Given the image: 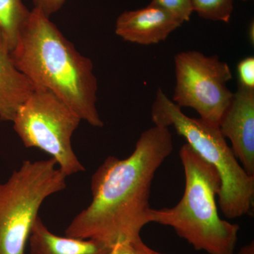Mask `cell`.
<instances>
[{"label":"cell","mask_w":254,"mask_h":254,"mask_svg":"<svg viewBox=\"0 0 254 254\" xmlns=\"http://www.w3.org/2000/svg\"><path fill=\"white\" fill-rule=\"evenodd\" d=\"M235 0H191L193 11L200 17L228 23L231 19Z\"/></svg>","instance_id":"13"},{"label":"cell","mask_w":254,"mask_h":254,"mask_svg":"<svg viewBox=\"0 0 254 254\" xmlns=\"http://www.w3.org/2000/svg\"><path fill=\"white\" fill-rule=\"evenodd\" d=\"M239 86L254 90V58L247 57L237 65Z\"/></svg>","instance_id":"15"},{"label":"cell","mask_w":254,"mask_h":254,"mask_svg":"<svg viewBox=\"0 0 254 254\" xmlns=\"http://www.w3.org/2000/svg\"><path fill=\"white\" fill-rule=\"evenodd\" d=\"M34 89L31 81L16 68L0 30V120L12 122L18 108Z\"/></svg>","instance_id":"10"},{"label":"cell","mask_w":254,"mask_h":254,"mask_svg":"<svg viewBox=\"0 0 254 254\" xmlns=\"http://www.w3.org/2000/svg\"><path fill=\"white\" fill-rule=\"evenodd\" d=\"M150 3L168 11L182 23L190 21L193 11L191 0H151Z\"/></svg>","instance_id":"14"},{"label":"cell","mask_w":254,"mask_h":254,"mask_svg":"<svg viewBox=\"0 0 254 254\" xmlns=\"http://www.w3.org/2000/svg\"><path fill=\"white\" fill-rule=\"evenodd\" d=\"M180 158L185 175L181 200L172 208H151L150 223L172 227L195 250L235 254L240 227L219 215L216 197L221 180L218 172L187 143L182 145Z\"/></svg>","instance_id":"3"},{"label":"cell","mask_w":254,"mask_h":254,"mask_svg":"<svg viewBox=\"0 0 254 254\" xmlns=\"http://www.w3.org/2000/svg\"><path fill=\"white\" fill-rule=\"evenodd\" d=\"M11 54L35 88L54 93L91 126L103 127L96 108L98 80L93 63L39 9L31 11Z\"/></svg>","instance_id":"2"},{"label":"cell","mask_w":254,"mask_h":254,"mask_svg":"<svg viewBox=\"0 0 254 254\" xmlns=\"http://www.w3.org/2000/svg\"><path fill=\"white\" fill-rule=\"evenodd\" d=\"M34 8L39 9L43 14L50 17L61 9L66 0H33Z\"/></svg>","instance_id":"16"},{"label":"cell","mask_w":254,"mask_h":254,"mask_svg":"<svg viewBox=\"0 0 254 254\" xmlns=\"http://www.w3.org/2000/svg\"><path fill=\"white\" fill-rule=\"evenodd\" d=\"M107 254H133L131 243H119L113 246Z\"/></svg>","instance_id":"18"},{"label":"cell","mask_w":254,"mask_h":254,"mask_svg":"<svg viewBox=\"0 0 254 254\" xmlns=\"http://www.w3.org/2000/svg\"><path fill=\"white\" fill-rule=\"evenodd\" d=\"M242 1H250V0H242Z\"/></svg>","instance_id":"20"},{"label":"cell","mask_w":254,"mask_h":254,"mask_svg":"<svg viewBox=\"0 0 254 254\" xmlns=\"http://www.w3.org/2000/svg\"><path fill=\"white\" fill-rule=\"evenodd\" d=\"M234 254H254V243L251 242L241 249L240 252Z\"/></svg>","instance_id":"19"},{"label":"cell","mask_w":254,"mask_h":254,"mask_svg":"<svg viewBox=\"0 0 254 254\" xmlns=\"http://www.w3.org/2000/svg\"><path fill=\"white\" fill-rule=\"evenodd\" d=\"M244 170L254 176V90L239 86L219 125Z\"/></svg>","instance_id":"8"},{"label":"cell","mask_w":254,"mask_h":254,"mask_svg":"<svg viewBox=\"0 0 254 254\" xmlns=\"http://www.w3.org/2000/svg\"><path fill=\"white\" fill-rule=\"evenodd\" d=\"M175 66L176 86L172 100L181 108H192L205 123L219 127L234 97L227 86L232 78L228 64L218 55L189 50L175 55Z\"/></svg>","instance_id":"7"},{"label":"cell","mask_w":254,"mask_h":254,"mask_svg":"<svg viewBox=\"0 0 254 254\" xmlns=\"http://www.w3.org/2000/svg\"><path fill=\"white\" fill-rule=\"evenodd\" d=\"M173 148L169 128L155 125L141 133L129 156L105 159L91 177V203L73 219L65 236L110 247L141 239L150 223L153 179Z\"/></svg>","instance_id":"1"},{"label":"cell","mask_w":254,"mask_h":254,"mask_svg":"<svg viewBox=\"0 0 254 254\" xmlns=\"http://www.w3.org/2000/svg\"><path fill=\"white\" fill-rule=\"evenodd\" d=\"M28 244L31 254H107L112 248L96 240L58 236L50 231L39 216Z\"/></svg>","instance_id":"11"},{"label":"cell","mask_w":254,"mask_h":254,"mask_svg":"<svg viewBox=\"0 0 254 254\" xmlns=\"http://www.w3.org/2000/svg\"><path fill=\"white\" fill-rule=\"evenodd\" d=\"M54 159L25 160L0 183V254H26L43 202L66 187V176Z\"/></svg>","instance_id":"5"},{"label":"cell","mask_w":254,"mask_h":254,"mask_svg":"<svg viewBox=\"0 0 254 254\" xmlns=\"http://www.w3.org/2000/svg\"><path fill=\"white\" fill-rule=\"evenodd\" d=\"M133 254H165L153 250L145 245L141 239L131 243Z\"/></svg>","instance_id":"17"},{"label":"cell","mask_w":254,"mask_h":254,"mask_svg":"<svg viewBox=\"0 0 254 254\" xmlns=\"http://www.w3.org/2000/svg\"><path fill=\"white\" fill-rule=\"evenodd\" d=\"M182 23L168 11L150 3L142 9L120 14L115 24V33L124 41L150 46L165 41Z\"/></svg>","instance_id":"9"},{"label":"cell","mask_w":254,"mask_h":254,"mask_svg":"<svg viewBox=\"0 0 254 254\" xmlns=\"http://www.w3.org/2000/svg\"><path fill=\"white\" fill-rule=\"evenodd\" d=\"M22 0H0V30L11 52L29 18Z\"/></svg>","instance_id":"12"},{"label":"cell","mask_w":254,"mask_h":254,"mask_svg":"<svg viewBox=\"0 0 254 254\" xmlns=\"http://www.w3.org/2000/svg\"><path fill=\"white\" fill-rule=\"evenodd\" d=\"M151 118L157 126L173 127L187 144L217 170L221 180L218 203L225 218H238L252 213L254 176L242 168L219 127L187 116L160 88L152 105Z\"/></svg>","instance_id":"4"},{"label":"cell","mask_w":254,"mask_h":254,"mask_svg":"<svg viewBox=\"0 0 254 254\" xmlns=\"http://www.w3.org/2000/svg\"><path fill=\"white\" fill-rule=\"evenodd\" d=\"M81 119L54 93L36 88L18 108L12 123L26 148L50 155L66 177L85 171L71 145Z\"/></svg>","instance_id":"6"}]
</instances>
